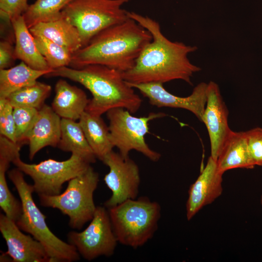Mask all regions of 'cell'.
<instances>
[{
	"mask_svg": "<svg viewBox=\"0 0 262 262\" xmlns=\"http://www.w3.org/2000/svg\"><path fill=\"white\" fill-rule=\"evenodd\" d=\"M128 15L148 31L152 39L144 48L133 67L122 72L124 80L137 84L181 80L191 84L194 74L201 68L192 64L188 55L197 48L169 40L162 33L159 23L150 17L132 12Z\"/></svg>",
	"mask_w": 262,
	"mask_h": 262,
	"instance_id": "1",
	"label": "cell"
},
{
	"mask_svg": "<svg viewBox=\"0 0 262 262\" xmlns=\"http://www.w3.org/2000/svg\"><path fill=\"white\" fill-rule=\"evenodd\" d=\"M152 39L148 31L129 17L95 35L86 45L73 53L70 66L78 69L100 65L124 72L133 67L144 48Z\"/></svg>",
	"mask_w": 262,
	"mask_h": 262,
	"instance_id": "2",
	"label": "cell"
},
{
	"mask_svg": "<svg viewBox=\"0 0 262 262\" xmlns=\"http://www.w3.org/2000/svg\"><path fill=\"white\" fill-rule=\"evenodd\" d=\"M45 76L67 78L87 89L92 98L85 111L92 115L101 116L117 108L134 114L142 104V99L124 80L122 72L105 66L90 65L78 69L64 66Z\"/></svg>",
	"mask_w": 262,
	"mask_h": 262,
	"instance_id": "3",
	"label": "cell"
},
{
	"mask_svg": "<svg viewBox=\"0 0 262 262\" xmlns=\"http://www.w3.org/2000/svg\"><path fill=\"white\" fill-rule=\"evenodd\" d=\"M8 176L15 186L22 205V213L16 221L18 227L30 234L44 246L50 262H72L80 258L75 247L66 243L49 229L45 215L35 204L33 185L25 180L23 173L17 168L8 172Z\"/></svg>",
	"mask_w": 262,
	"mask_h": 262,
	"instance_id": "4",
	"label": "cell"
},
{
	"mask_svg": "<svg viewBox=\"0 0 262 262\" xmlns=\"http://www.w3.org/2000/svg\"><path fill=\"white\" fill-rule=\"evenodd\" d=\"M108 210L118 242L123 245L142 246L158 229L160 205L146 196L128 199Z\"/></svg>",
	"mask_w": 262,
	"mask_h": 262,
	"instance_id": "5",
	"label": "cell"
},
{
	"mask_svg": "<svg viewBox=\"0 0 262 262\" xmlns=\"http://www.w3.org/2000/svg\"><path fill=\"white\" fill-rule=\"evenodd\" d=\"M98 181V174L91 166L86 172L68 181L63 193L39 196L40 205L58 209L69 217L71 228L80 229L94 215L97 206L93 194Z\"/></svg>",
	"mask_w": 262,
	"mask_h": 262,
	"instance_id": "6",
	"label": "cell"
},
{
	"mask_svg": "<svg viewBox=\"0 0 262 262\" xmlns=\"http://www.w3.org/2000/svg\"><path fill=\"white\" fill-rule=\"evenodd\" d=\"M129 0H72L62 10L63 16L78 30L82 47L97 34L129 17L122 8Z\"/></svg>",
	"mask_w": 262,
	"mask_h": 262,
	"instance_id": "7",
	"label": "cell"
},
{
	"mask_svg": "<svg viewBox=\"0 0 262 262\" xmlns=\"http://www.w3.org/2000/svg\"><path fill=\"white\" fill-rule=\"evenodd\" d=\"M129 111L114 108L107 113L108 126L112 143L124 157L135 150L153 162H157L161 155L151 149L145 141V136L149 132L148 123L153 119L163 117V113H150L147 116L136 117Z\"/></svg>",
	"mask_w": 262,
	"mask_h": 262,
	"instance_id": "8",
	"label": "cell"
},
{
	"mask_svg": "<svg viewBox=\"0 0 262 262\" xmlns=\"http://www.w3.org/2000/svg\"><path fill=\"white\" fill-rule=\"evenodd\" d=\"M12 163L31 178L34 192L38 196L61 194L64 183L86 172L91 164L85 158L74 154L65 161L49 159L36 164L26 163L18 156Z\"/></svg>",
	"mask_w": 262,
	"mask_h": 262,
	"instance_id": "9",
	"label": "cell"
},
{
	"mask_svg": "<svg viewBox=\"0 0 262 262\" xmlns=\"http://www.w3.org/2000/svg\"><path fill=\"white\" fill-rule=\"evenodd\" d=\"M106 208L97 206L93 218L84 230L67 234L68 243L87 261L101 256H112L118 243Z\"/></svg>",
	"mask_w": 262,
	"mask_h": 262,
	"instance_id": "10",
	"label": "cell"
},
{
	"mask_svg": "<svg viewBox=\"0 0 262 262\" xmlns=\"http://www.w3.org/2000/svg\"><path fill=\"white\" fill-rule=\"evenodd\" d=\"M102 162L109 168L104 181L112 191V196L104 203V206L108 209L128 199L136 198L140 174L136 163L129 156L124 157L113 150L107 154Z\"/></svg>",
	"mask_w": 262,
	"mask_h": 262,
	"instance_id": "11",
	"label": "cell"
},
{
	"mask_svg": "<svg viewBox=\"0 0 262 262\" xmlns=\"http://www.w3.org/2000/svg\"><path fill=\"white\" fill-rule=\"evenodd\" d=\"M127 83L132 88L138 90L145 97L147 98L151 105L159 108L185 109L192 113L200 121H202L207 101L208 83L200 82L195 87L190 95L182 97L167 91L162 83Z\"/></svg>",
	"mask_w": 262,
	"mask_h": 262,
	"instance_id": "12",
	"label": "cell"
},
{
	"mask_svg": "<svg viewBox=\"0 0 262 262\" xmlns=\"http://www.w3.org/2000/svg\"><path fill=\"white\" fill-rule=\"evenodd\" d=\"M229 112L217 83L210 81L207 85V101L201 122L209 134L211 156L215 160L231 130L228 124Z\"/></svg>",
	"mask_w": 262,
	"mask_h": 262,
	"instance_id": "13",
	"label": "cell"
},
{
	"mask_svg": "<svg viewBox=\"0 0 262 262\" xmlns=\"http://www.w3.org/2000/svg\"><path fill=\"white\" fill-rule=\"evenodd\" d=\"M20 230L15 222L0 214V231L7 246L4 253L15 262H50L44 246Z\"/></svg>",
	"mask_w": 262,
	"mask_h": 262,
	"instance_id": "14",
	"label": "cell"
},
{
	"mask_svg": "<svg viewBox=\"0 0 262 262\" xmlns=\"http://www.w3.org/2000/svg\"><path fill=\"white\" fill-rule=\"evenodd\" d=\"M223 174L218 169L216 161L210 156L205 167L189 187L186 203L188 221L222 195Z\"/></svg>",
	"mask_w": 262,
	"mask_h": 262,
	"instance_id": "15",
	"label": "cell"
},
{
	"mask_svg": "<svg viewBox=\"0 0 262 262\" xmlns=\"http://www.w3.org/2000/svg\"><path fill=\"white\" fill-rule=\"evenodd\" d=\"M61 123L60 117L51 107L44 104L39 110L37 119L28 136L31 160L43 148L58 147L61 137Z\"/></svg>",
	"mask_w": 262,
	"mask_h": 262,
	"instance_id": "16",
	"label": "cell"
},
{
	"mask_svg": "<svg viewBox=\"0 0 262 262\" xmlns=\"http://www.w3.org/2000/svg\"><path fill=\"white\" fill-rule=\"evenodd\" d=\"M55 92L53 110L62 118L79 119L89 102L85 93L63 79L57 82Z\"/></svg>",
	"mask_w": 262,
	"mask_h": 262,
	"instance_id": "17",
	"label": "cell"
},
{
	"mask_svg": "<svg viewBox=\"0 0 262 262\" xmlns=\"http://www.w3.org/2000/svg\"><path fill=\"white\" fill-rule=\"evenodd\" d=\"M15 39L14 57L19 59L33 69L52 70L41 54L34 37L26 24L22 15L11 21Z\"/></svg>",
	"mask_w": 262,
	"mask_h": 262,
	"instance_id": "18",
	"label": "cell"
},
{
	"mask_svg": "<svg viewBox=\"0 0 262 262\" xmlns=\"http://www.w3.org/2000/svg\"><path fill=\"white\" fill-rule=\"evenodd\" d=\"M216 163L218 169L223 173L234 168H254L246 131H231L222 146Z\"/></svg>",
	"mask_w": 262,
	"mask_h": 262,
	"instance_id": "19",
	"label": "cell"
},
{
	"mask_svg": "<svg viewBox=\"0 0 262 262\" xmlns=\"http://www.w3.org/2000/svg\"><path fill=\"white\" fill-rule=\"evenodd\" d=\"M33 36H42L65 48L72 54L82 47L77 29L63 16L47 22L39 23L29 29Z\"/></svg>",
	"mask_w": 262,
	"mask_h": 262,
	"instance_id": "20",
	"label": "cell"
},
{
	"mask_svg": "<svg viewBox=\"0 0 262 262\" xmlns=\"http://www.w3.org/2000/svg\"><path fill=\"white\" fill-rule=\"evenodd\" d=\"M79 120L90 147L96 158L102 161L114 147L109 127L101 116L92 115L86 111Z\"/></svg>",
	"mask_w": 262,
	"mask_h": 262,
	"instance_id": "21",
	"label": "cell"
},
{
	"mask_svg": "<svg viewBox=\"0 0 262 262\" xmlns=\"http://www.w3.org/2000/svg\"><path fill=\"white\" fill-rule=\"evenodd\" d=\"M52 71L34 69L22 61L11 68L0 69V98H6L21 88L34 84L39 78Z\"/></svg>",
	"mask_w": 262,
	"mask_h": 262,
	"instance_id": "22",
	"label": "cell"
},
{
	"mask_svg": "<svg viewBox=\"0 0 262 262\" xmlns=\"http://www.w3.org/2000/svg\"><path fill=\"white\" fill-rule=\"evenodd\" d=\"M58 147L64 151L79 155L91 164L96 157L90 147L79 122L61 118V137Z\"/></svg>",
	"mask_w": 262,
	"mask_h": 262,
	"instance_id": "23",
	"label": "cell"
},
{
	"mask_svg": "<svg viewBox=\"0 0 262 262\" xmlns=\"http://www.w3.org/2000/svg\"><path fill=\"white\" fill-rule=\"evenodd\" d=\"M72 0H36L29 5L22 15L30 29L39 23L58 19L63 16L62 11Z\"/></svg>",
	"mask_w": 262,
	"mask_h": 262,
	"instance_id": "24",
	"label": "cell"
},
{
	"mask_svg": "<svg viewBox=\"0 0 262 262\" xmlns=\"http://www.w3.org/2000/svg\"><path fill=\"white\" fill-rule=\"evenodd\" d=\"M51 90L49 84L37 81L11 93L6 98L13 108H32L39 110L45 104Z\"/></svg>",
	"mask_w": 262,
	"mask_h": 262,
	"instance_id": "25",
	"label": "cell"
},
{
	"mask_svg": "<svg viewBox=\"0 0 262 262\" xmlns=\"http://www.w3.org/2000/svg\"><path fill=\"white\" fill-rule=\"evenodd\" d=\"M41 54L52 69L70 66L72 53L65 48L42 36H33Z\"/></svg>",
	"mask_w": 262,
	"mask_h": 262,
	"instance_id": "26",
	"label": "cell"
},
{
	"mask_svg": "<svg viewBox=\"0 0 262 262\" xmlns=\"http://www.w3.org/2000/svg\"><path fill=\"white\" fill-rule=\"evenodd\" d=\"M10 163L0 159V207L8 218L16 222L22 213V203L11 192L6 179Z\"/></svg>",
	"mask_w": 262,
	"mask_h": 262,
	"instance_id": "27",
	"label": "cell"
},
{
	"mask_svg": "<svg viewBox=\"0 0 262 262\" xmlns=\"http://www.w3.org/2000/svg\"><path fill=\"white\" fill-rule=\"evenodd\" d=\"M39 110L32 108L14 107L13 115L16 143L22 146L28 143V136L36 122Z\"/></svg>",
	"mask_w": 262,
	"mask_h": 262,
	"instance_id": "28",
	"label": "cell"
},
{
	"mask_svg": "<svg viewBox=\"0 0 262 262\" xmlns=\"http://www.w3.org/2000/svg\"><path fill=\"white\" fill-rule=\"evenodd\" d=\"M13 108L6 98H0V134L16 143Z\"/></svg>",
	"mask_w": 262,
	"mask_h": 262,
	"instance_id": "29",
	"label": "cell"
},
{
	"mask_svg": "<svg viewBox=\"0 0 262 262\" xmlns=\"http://www.w3.org/2000/svg\"><path fill=\"white\" fill-rule=\"evenodd\" d=\"M246 133L251 160L255 166H262V128H254Z\"/></svg>",
	"mask_w": 262,
	"mask_h": 262,
	"instance_id": "30",
	"label": "cell"
},
{
	"mask_svg": "<svg viewBox=\"0 0 262 262\" xmlns=\"http://www.w3.org/2000/svg\"><path fill=\"white\" fill-rule=\"evenodd\" d=\"M27 1L28 0H0L1 18L11 22L22 16L29 6Z\"/></svg>",
	"mask_w": 262,
	"mask_h": 262,
	"instance_id": "31",
	"label": "cell"
},
{
	"mask_svg": "<svg viewBox=\"0 0 262 262\" xmlns=\"http://www.w3.org/2000/svg\"><path fill=\"white\" fill-rule=\"evenodd\" d=\"M21 146L3 135H0V159L12 163L17 156Z\"/></svg>",
	"mask_w": 262,
	"mask_h": 262,
	"instance_id": "32",
	"label": "cell"
},
{
	"mask_svg": "<svg viewBox=\"0 0 262 262\" xmlns=\"http://www.w3.org/2000/svg\"><path fill=\"white\" fill-rule=\"evenodd\" d=\"M15 60L14 48L9 39H3L0 42V69L9 68Z\"/></svg>",
	"mask_w": 262,
	"mask_h": 262,
	"instance_id": "33",
	"label": "cell"
},
{
	"mask_svg": "<svg viewBox=\"0 0 262 262\" xmlns=\"http://www.w3.org/2000/svg\"><path fill=\"white\" fill-rule=\"evenodd\" d=\"M260 203H261V205L262 206V196H261V198H260Z\"/></svg>",
	"mask_w": 262,
	"mask_h": 262,
	"instance_id": "34",
	"label": "cell"
}]
</instances>
